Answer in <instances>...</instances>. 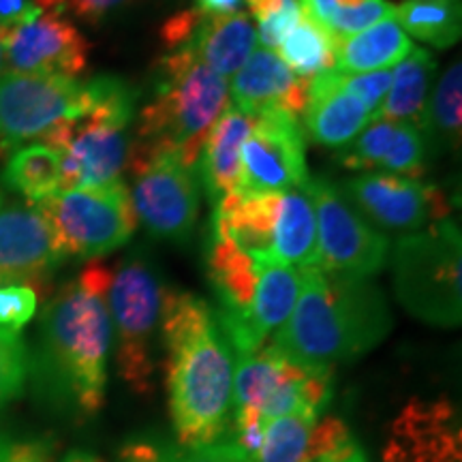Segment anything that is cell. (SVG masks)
Instances as JSON below:
<instances>
[{
	"label": "cell",
	"mask_w": 462,
	"mask_h": 462,
	"mask_svg": "<svg viewBox=\"0 0 462 462\" xmlns=\"http://www.w3.org/2000/svg\"><path fill=\"white\" fill-rule=\"evenodd\" d=\"M120 462H246L238 448L223 439L210 446H180L159 437L129 439L120 449Z\"/></svg>",
	"instance_id": "4dcf8cb0"
},
{
	"label": "cell",
	"mask_w": 462,
	"mask_h": 462,
	"mask_svg": "<svg viewBox=\"0 0 462 462\" xmlns=\"http://www.w3.org/2000/svg\"><path fill=\"white\" fill-rule=\"evenodd\" d=\"M88 79L62 75H0V154L45 137L88 106Z\"/></svg>",
	"instance_id": "8fae6325"
},
{
	"label": "cell",
	"mask_w": 462,
	"mask_h": 462,
	"mask_svg": "<svg viewBox=\"0 0 462 462\" xmlns=\"http://www.w3.org/2000/svg\"><path fill=\"white\" fill-rule=\"evenodd\" d=\"M5 67V28H0V71Z\"/></svg>",
	"instance_id": "bcb514c9"
},
{
	"label": "cell",
	"mask_w": 462,
	"mask_h": 462,
	"mask_svg": "<svg viewBox=\"0 0 462 462\" xmlns=\"http://www.w3.org/2000/svg\"><path fill=\"white\" fill-rule=\"evenodd\" d=\"M88 84V106L43 137L62 159V190L107 187L123 180L129 167L140 92L114 75L90 78Z\"/></svg>",
	"instance_id": "5b68a950"
},
{
	"label": "cell",
	"mask_w": 462,
	"mask_h": 462,
	"mask_svg": "<svg viewBox=\"0 0 462 462\" xmlns=\"http://www.w3.org/2000/svg\"><path fill=\"white\" fill-rule=\"evenodd\" d=\"M460 251V231L449 218L398 240L394 289L413 317L439 328L458 326Z\"/></svg>",
	"instance_id": "ba28073f"
},
{
	"label": "cell",
	"mask_w": 462,
	"mask_h": 462,
	"mask_svg": "<svg viewBox=\"0 0 462 462\" xmlns=\"http://www.w3.org/2000/svg\"><path fill=\"white\" fill-rule=\"evenodd\" d=\"M60 462H101V460L95 458V456L88 452H79V449H75V452H69Z\"/></svg>",
	"instance_id": "f6af8a7d"
},
{
	"label": "cell",
	"mask_w": 462,
	"mask_h": 462,
	"mask_svg": "<svg viewBox=\"0 0 462 462\" xmlns=\"http://www.w3.org/2000/svg\"><path fill=\"white\" fill-rule=\"evenodd\" d=\"M242 0H198V9L210 15H223V14H236L240 11Z\"/></svg>",
	"instance_id": "7bdbcfd3"
},
{
	"label": "cell",
	"mask_w": 462,
	"mask_h": 462,
	"mask_svg": "<svg viewBox=\"0 0 462 462\" xmlns=\"http://www.w3.org/2000/svg\"><path fill=\"white\" fill-rule=\"evenodd\" d=\"M437 71V60L429 50H411V54L392 69V84L388 99L374 112V118L394 120V123H421L426 103L430 97L432 78Z\"/></svg>",
	"instance_id": "484cf974"
},
{
	"label": "cell",
	"mask_w": 462,
	"mask_h": 462,
	"mask_svg": "<svg viewBox=\"0 0 462 462\" xmlns=\"http://www.w3.org/2000/svg\"><path fill=\"white\" fill-rule=\"evenodd\" d=\"M167 51H189L208 69L231 78L257 48V31L246 14L210 15L198 7L171 15L161 28Z\"/></svg>",
	"instance_id": "2e32d148"
},
{
	"label": "cell",
	"mask_w": 462,
	"mask_h": 462,
	"mask_svg": "<svg viewBox=\"0 0 462 462\" xmlns=\"http://www.w3.org/2000/svg\"><path fill=\"white\" fill-rule=\"evenodd\" d=\"M300 287L302 279L298 268L259 259V281L248 313L231 326H218L231 351L246 356L262 349L270 334L289 319L300 296Z\"/></svg>",
	"instance_id": "d6986e66"
},
{
	"label": "cell",
	"mask_w": 462,
	"mask_h": 462,
	"mask_svg": "<svg viewBox=\"0 0 462 462\" xmlns=\"http://www.w3.org/2000/svg\"><path fill=\"white\" fill-rule=\"evenodd\" d=\"M302 190L315 208L317 265L354 279L379 274L390 257L388 236L373 227L326 178H310Z\"/></svg>",
	"instance_id": "30bf717a"
},
{
	"label": "cell",
	"mask_w": 462,
	"mask_h": 462,
	"mask_svg": "<svg viewBox=\"0 0 462 462\" xmlns=\"http://www.w3.org/2000/svg\"><path fill=\"white\" fill-rule=\"evenodd\" d=\"M460 5L458 0H404L394 5V20L420 42L435 48H452L460 39Z\"/></svg>",
	"instance_id": "f1b7e54d"
},
{
	"label": "cell",
	"mask_w": 462,
	"mask_h": 462,
	"mask_svg": "<svg viewBox=\"0 0 462 462\" xmlns=\"http://www.w3.org/2000/svg\"><path fill=\"white\" fill-rule=\"evenodd\" d=\"M309 180L306 137L300 118L285 112L255 116L240 150V189L285 193L302 190Z\"/></svg>",
	"instance_id": "5bb4252c"
},
{
	"label": "cell",
	"mask_w": 462,
	"mask_h": 462,
	"mask_svg": "<svg viewBox=\"0 0 462 462\" xmlns=\"http://www.w3.org/2000/svg\"><path fill=\"white\" fill-rule=\"evenodd\" d=\"M65 262L48 218L34 204H0V285L43 287Z\"/></svg>",
	"instance_id": "e0dca14e"
},
{
	"label": "cell",
	"mask_w": 462,
	"mask_h": 462,
	"mask_svg": "<svg viewBox=\"0 0 462 462\" xmlns=\"http://www.w3.org/2000/svg\"><path fill=\"white\" fill-rule=\"evenodd\" d=\"M251 126L253 116L229 103L208 133L195 170L212 208L240 189V150Z\"/></svg>",
	"instance_id": "603a6c76"
},
{
	"label": "cell",
	"mask_w": 462,
	"mask_h": 462,
	"mask_svg": "<svg viewBox=\"0 0 462 462\" xmlns=\"http://www.w3.org/2000/svg\"><path fill=\"white\" fill-rule=\"evenodd\" d=\"M302 15L304 11L300 0H281L273 11L257 17V42L262 43V48L276 51L281 39L302 20Z\"/></svg>",
	"instance_id": "74e56055"
},
{
	"label": "cell",
	"mask_w": 462,
	"mask_h": 462,
	"mask_svg": "<svg viewBox=\"0 0 462 462\" xmlns=\"http://www.w3.org/2000/svg\"><path fill=\"white\" fill-rule=\"evenodd\" d=\"M317 421L319 415L313 411L289 413L268 421L251 462H304Z\"/></svg>",
	"instance_id": "1f68e13d"
},
{
	"label": "cell",
	"mask_w": 462,
	"mask_h": 462,
	"mask_svg": "<svg viewBox=\"0 0 462 462\" xmlns=\"http://www.w3.org/2000/svg\"><path fill=\"white\" fill-rule=\"evenodd\" d=\"M332 366L291 360L273 345L238 356L231 392V430L265 426L298 411L321 415L332 401Z\"/></svg>",
	"instance_id": "52a82bcc"
},
{
	"label": "cell",
	"mask_w": 462,
	"mask_h": 462,
	"mask_svg": "<svg viewBox=\"0 0 462 462\" xmlns=\"http://www.w3.org/2000/svg\"><path fill=\"white\" fill-rule=\"evenodd\" d=\"M50 443L42 439H20L0 430V462H50Z\"/></svg>",
	"instance_id": "ab89813d"
},
{
	"label": "cell",
	"mask_w": 462,
	"mask_h": 462,
	"mask_svg": "<svg viewBox=\"0 0 462 462\" xmlns=\"http://www.w3.org/2000/svg\"><path fill=\"white\" fill-rule=\"evenodd\" d=\"M245 3L248 5V9H251L253 15L262 17L268 14V11H273L281 0H245Z\"/></svg>",
	"instance_id": "ee69618b"
},
{
	"label": "cell",
	"mask_w": 462,
	"mask_h": 462,
	"mask_svg": "<svg viewBox=\"0 0 462 462\" xmlns=\"http://www.w3.org/2000/svg\"><path fill=\"white\" fill-rule=\"evenodd\" d=\"M3 184L28 204L51 198L62 190V159L48 143H31L9 154L3 171Z\"/></svg>",
	"instance_id": "4316f807"
},
{
	"label": "cell",
	"mask_w": 462,
	"mask_h": 462,
	"mask_svg": "<svg viewBox=\"0 0 462 462\" xmlns=\"http://www.w3.org/2000/svg\"><path fill=\"white\" fill-rule=\"evenodd\" d=\"M129 190L137 221L152 238L187 242L198 223V170L173 157H159L133 167Z\"/></svg>",
	"instance_id": "4fadbf2b"
},
{
	"label": "cell",
	"mask_w": 462,
	"mask_h": 462,
	"mask_svg": "<svg viewBox=\"0 0 462 462\" xmlns=\"http://www.w3.org/2000/svg\"><path fill=\"white\" fill-rule=\"evenodd\" d=\"M0 204H3V193H0Z\"/></svg>",
	"instance_id": "c3c4849f"
},
{
	"label": "cell",
	"mask_w": 462,
	"mask_h": 462,
	"mask_svg": "<svg viewBox=\"0 0 462 462\" xmlns=\"http://www.w3.org/2000/svg\"><path fill=\"white\" fill-rule=\"evenodd\" d=\"M300 279L296 306L270 343L281 354L332 366L356 360L388 338L392 310L371 279L326 273L319 265L300 270Z\"/></svg>",
	"instance_id": "3957f363"
},
{
	"label": "cell",
	"mask_w": 462,
	"mask_h": 462,
	"mask_svg": "<svg viewBox=\"0 0 462 462\" xmlns=\"http://www.w3.org/2000/svg\"><path fill=\"white\" fill-rule=\"evenodd\" d=\"M34 0H0V28H11L42 14Z\"/></svg>",
	"instance_id": "60d3db41"
},
{
	"label": "cell",
	"mask_w": 462,
	"mask_h": 462,
	"mask_svg": "<svg viewBox=\"0 0 462 462\" xmlns=\"http://www.w3.org/2000/svg\"><path fill=\"white\" fill-rule=\"evenodd\" d=\"M338 189L373 227L390 234H420V229L448 221L452 215L443 190L415 178L385 171L360 173Z\"/></svg>",
	"instance_id": "7c38bea8"
},
{
	"label": "cell",
	"mask_w": 462,
	"mask_h": 462,
	"mask_svg": "<svg viewBox=\"0 0 462 462\" xmlns=\"http://www.w3.org/2000/svg\"><path fill=\"white\" fill-rule=\"evenodd\" d=\"M265 262L285 263L298 270L317 265L315 208L304 190L296 189L281 193L273 246Z\"/></svg>",
	"instance_id": "d4e9b609"
},
{
	"label": "cell",
	"mask_w": 462,
	"mask_h": 462,
	"mask_svg": "<svg viewBox=\"0 0 462 462\" xmlns=\"http://www.w3.org/2000/svg\"><path fill=\"white\" fill-rule=\"evenodd\" d=\"M364 3V0H337V9H346V7H356V5Z\"/></svg>",
	"instance_id": "7dc6e473"
},
{
	"label": "cell",
	"mask_w": 462,
	"mask_h": 462,
	"mask_svg": "<svg viewBox=\"0 0 462 462\" xmlns=\"http://www.w3.org/2000/svg\"><path fill=\"white\" fill-rule=\"evenodd\" d=\"M334 45L337 42L328 28L317 24L309 15H302V20L281 39L276 54L293 75L310 79L337 65Z\"/></svg>",
	"instance_id": "f546056e"
},
{
	"label": "cell",
	"mask_w": 462,
	"mask_h": 462,
	"mask_svg": "<svg viewBox=\"0 0 462 462\" xmlns=\"http://www.w3.org/2000/svg\"><path fill=\"white\" fill-rule=\"evenodd\" d=\"M338 73V84L345 92L356 97L366 106L368 112L374 116V112L381 107L385 95H388L392 84V69H383V71H371V73Z\"/></svg>",
	"instance_id": "8d00e7d4"
},
{
	"label": "cell",
	"mask_w": 462,
	"mask_h": 462,
	"mask_svg": "<svg viewBox=\"0 0 462 462\" xmlns=\"http://www.w3.org/2000/svg\"><path fill=\"white\" fill-rule=\"evenodd\" d=\"M300 5H302L304 15H309L310 20H315L323 28H328L330 17L337 11V0H300Z\"/></svg>",
	"instance_id": "b9f144b4"
},
{
	"label": "cell",
	"mask_w": 462,
	"mask_h": 462,
	"mask_svg": "<svg viewBox=\"0 0 462 462\" xmlns=\"http://www.w3.org/2000/svg\"><path fill=\"white\" fill-rule=\"evenodd\" d=\"M28 379V346L20 334L0 328V407L24 392Z\"/></svg>",
	"instance_id": "836d02e7"
},
{
	"label": "cell",
	"mask_w": 462,
	"mask_h": 462,
	"mask_svg": "<svg viewBox=\"0 0 462 462\" xmlns=\"http://www.w3.org/2000/svg\"><path fill=\"white\" fill-rule=\"evenodd\" d=\"M90 43L58 9H43L32 20L5 28L7 73L78 78L88 65Z\"/></svg>",
	"instance_id": "9a60e30c"
},
{
	"label": "cell",
	"mask_w": 462,
	"mask_h": 462,
	"mask_svg": "<svg viewBox=\"0 0 462 462\" xmlns=\"http://www.w3.org/2000/svg\"><path fill=\"white\" fill-rule=\"evenodd\" d=\"M388 17H394V5L388 0H364L356 7L334 11L328 31H330L334 42H338V39L366 31V28L388 20Z\"/></svg>",
	"instance_id": "e575fe53"
},
{
	"label": "cell",
	"mask_w": 462,
	"mask_h": 462,
	"mask_svg": "<svg viewBox=\"0 0 462 462\" xmlns=\"http://www.w3.org/2000/svg\"><path fill=\"white\" fill-rule=\"evenodd\" d=\"M206 270L217 298L218 326L240 321L251 309L259 281V259L242 251L227 236L210 229L206 245Z\"/></svg>",
	"instance_id": "7402d4cb"
},
{
	"label": "cell",
	"mask_w": 462,
	"mask_h": 462,
	"mask_svg": "<svg viewBox=\"0 0 462 462\" xmlns=\"http://www.w3.org/2000/svg\"><path fill=\"white\" fill-rule=\"evenodd\" d=\"M65 259H99L118 251L137 231V215L125 182L58 190L39 201Z\"/></svg>",
	"instance_id": "9c48e42d"
},
{
	"label": "cell",
	"mask_w": 462,
	"mask_h": 462,
	"mask_svg": "<svg viewBox=\"0 0 462 462\" xmlns=\"http://www.w3.org/2000/svg\"><path fill=\"white\" fill-rule=\"evenodd\" d=\"M37 289L20 285V282L0 285V328L20 334L22 328L37 313Z\"/></svg>",
	"instance_id": "d590c367"
},
{
	"label": "cell",
	"mask_w": 462,
	"mask_h": 462,
	"mask_svg": "<svg viewBox=\"0 0 462 462\" xmlns=\"http://www.w3.org/2000/svg\"><path fill=\"white\" fill-rule=\"evenodd\" d=\"M302 116L306 135L326 148L346 146L373 120L362 101L340 88L337 69L309 79Z\"/></svg>",
	"instance_id": "44dd1931"
},
{
	"label": "cell",
	"mask_w": 462,
	"mask_h": 462,
	"mask_svg": "<svg viewBox=\"0 0 462 462\" xmlns=\"http://www.w3.org/2000/svg\"><path fill=\"white\" fill-rule=\"evenodd\" d=\"M460 103H462V65L454 62L441 75L429 97L420 129L424 133L430 157L454 152L460 148Z\"/></svg>",
	"instance_id": "83f0119b"
},
{
	"label": "cell",
	"mask_w": 462,
	"mask_h": 462,
	"mask_svg": "<svg viewBox=\"0 0 462 462\" xmlns=\"http://www.w3.org/2000/svg\"><path fill=\"white\" fill-rule=\"evenodd\" d=\"M42 9H58L62 14H71L88 24H99L114 11L126 7L133 0H34Z\"/></svg>",
	"instance_id": "f35d334b"
},
{
	"label": "cell",
	"mask_w": 462,
	"mask_h": 462,
	"mask_svg": "<svg viewBox=\"0 0 462 462\" xmlns=\"http://www.w3.org/2000/svg\"><path fill=\"white\" fill-rule=\"evenodd\" d=\"M413 43L394 17L377 22L366 31L338 39L334 45V69L340 73H371L394 69L411 54Z\"/></svg>",
	"instance_id": "cb8c5ba5"
},
{
	"label": "cell",
	"mask_w": 462,
	"mask_h": 462,
	"mask_svg": "<svg viewBox=\"0 0 462 462\" xmlns=\"http://www.w3.org/2000/svg\"><path fill=\"white\" fill-rule=\"evenodd\" d=\"M306 90L309 79L293 75L276 51L265 48H255L229 86L234 107L253 118L265 112H285L300 118L306 107Z\"/></svg>",
	"instance_id": "ffe728a7"
},
{
	"label": "cell",
	"mask_w": 462,
	"mask_h": 462,
	"mask_svg": "<svg viewBox=\"0 0 462 462\" xmlns=\"http://www.w3.org/2000/svg\"><path fill=\"white\" fill-rule=\"evenodd\" d=\"M227 106V79L189 51H167L154 67L150 101L137 116L126 170L159 157L198 167L208 133Z\"/></svg>",
	"instance_id": "277c9868"
},
{
	"label": "cell",
	"mask_w": 462,
	"mask_h": 462,
	"mask_svg": "<svg viewBox=\"0 0 462 462\" xmlns=\"http://www.w3.org/2000/svg\"><path fill=\"white\" fill-rule=\"evenodd\" d=\"M161 349L176 441L190 448L223 441L231 420L234 354L212 306L195 293L167 291Z\"/></svg>",
	"instance_id": "7a4b0ae2"
},
{
	"label": "cell",
	"mask_w": 462,
	"mask_h": 462,
	"mask_svg": "<svg viewBox=\"0 0 462 462\" xmlns=\"http://www.w3.org/2000/svg\"><path fill=\"white\" fill-rule=\"evenodd\" d=\"M383 462H460L458 413L448 401H413L398 415Z\"/></svg>",
	"instance_id": "ac0fdd59"
},
{
	"label": "cell",
	"mask_w": 462,
	"mask_h": 462,
	"mask_svg": "<svg viewBox=\"0 0 462 462\" xmlns=\"http://www.w3.org/2000/svg\"><path fill=\"white\" fill-rule=\"evenodd\" d=\"M112 270L90 263L65 282L39 317L28 377L45 402L75 421H90L106 404L112 321L107 289Z\"/></svg>",
	"instance_id": "6da1fadb"
},
{
	"label": "cell",
	"mask_w": 462,
	"mask_h": 462,
	"mask_svg": "<svg viewBox=\"0 0 462 462\" xmlns=\"http://www.w3.org/2000/svg\"><path fill=\"white\" fill-rule=\"evenodd\" d=\"M163 281L146 257H126L112 273L107 310L112 321L116 366L131 392L150 396L157 385Z\"/></svg>",
	"instance_id": "8992f818"
},
{
	"label": "cell",
	"mask_w": 462,
	"mask_h": 462,
	"mask_svg": "<svg viewBox=\"0 0 462 462\" xmlns=\"http://www.w3.org/2000/svg\"><path fill=\"white\" fill-rule=\"evenodd\" d=\"M304 462H371L360 441L351 435L343 421L326 418L317 421L310 435Z\"/></svg>",
	"instance_id": "d6a6232c"
}]
</instances>
